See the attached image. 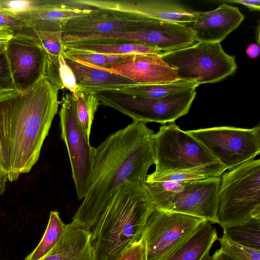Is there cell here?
<instances>
[{
  "label": "cell",
  "instance_id": "6da1fadb",
  "mask_svg": "<svg viewBox=\"0 0 260 260\" xmlns=\"http://www.w3.org/2000/svg\"><path fill=\"white\" fill-rule=\"evenodd\" d=\"M154 134L146 123L133 121L95 148L90 186L72 221L90 231L120 186L146 179L154 164Z\"/></svg>",
  "mask_w": 260,
  "mask_h": 260
},
{
  "label": "cell",
  "instance_id": "7a4b0ae2",
  "mask_svg": "<svg viewBox=\"0 0 260 260\" xmlns=\"http://www.w3.org/2000/svg\"><path fill=\"white\" fill-rule=\"evenodd\" d=\"M59 89L45 77L24 93L0 95V164L10 181L39 159L58 112Z\"/></svg>",
  "mask_w": 260,
  "mask_h": 260
},
{
  "label": "cell",
  "instance_id": "3957f363",
  "mask_svg": "<svg viewBox=\"0 0 260 260\" xmlns=\"http://www.w3.org/2000/svg\"><path fill=\"white\" fill-rule=\"evenodd\" d=\"M145 180L138 179L120 186L90 231L95 260H117L140 238L155 209Z\"/></svg>",
  "mask_w": 260,
  "mask_h": 260
},
{
  "label": "cell",
  "instance_id": "277c9868",
  "mask_svg": "<svg viewBox=\"0 0 260 260\" xmlns=\"http://www.w3.org/2000/svg\"><path fill=\"white\" fill-rule=\"evenodd\" d=\"M260 216V160L224 173L218 189L217 223L223 229Z\"/></svg>",
  "mask_w": 260,
  "mask_h": 260
},
{
  "label": "cell",
  "instance_id": "5b68a950",
  "mask_svg": "<svg viewBox=\"0 0 260 260\" xmlns=\"http://www.w3.org/2000/svg\"><path fill=\"white\" fill-rule=\"evenodd\" d=\"M100 102L127 115L133 121L166 124L187 114L196 95V89L159 98H147L117 90L93 93Z\"/></svg>",
  "mask_w": 260,
  "mask_h": 260
},
{
  "label": "cell",
  "instance_id": "8992f818",
  "mask_svg": "<svg viewBox=\"0 0 260 260\" xmlns=\"http://www.w3.org/2000/svg\"><path fill=\"white\" fill-rule=\"evenodd\" d=\"M160 56L176 69L180 79H197L200 84L220 81L234 74L237 68L235 57L226 53L220 43L197 42Z\"/></svg>",
  "mask_w": 260,
  "mask_h": 260
},
{
  "label": "cell",
  "instance_id": "52a82bcc",
  "mask_svg": "<svg viewBox=\"0 0 260 260\" xmlns=\"http://www.w3.org/2000/svg\"><path fill=\"white\" fill-rule=\"evenodd\" d=\"M153 152L154 172L157 173L219 162L199 141L174 122L163 124L155 133Z\"/></svg>",
  "mask_w": 260,
  "mask_h": 260
},
{
  "label": "cell",
  "instance_id": "ba28073f",
  "mask_svg": "<svg viewBox=\"0 0 260 260\" xmlns=\"http://www.w3.org/2000/svg\"><path fill=\"white\" fill-rule=\"evenodd\" d=\"M226 170L251 159L260 153V125L250 128L216 126L187 131Z\"/></svg>",
  "mask_w": 260,
  "mask_h": 260
},
{
  "label": "cell",
  "instance_id": "9c48e42d",
  "mask_svg": "<svg viewBox=\"0 0 260 260\" xmlns=\"http://www.w3.org/2000/svg\"><path fill=\"white\" fill-rule=\"evenodd\" d=\"M61 138L64 142L78 200L84 198L90 186L95 148L89 143L77 116L76 102L71 93L63 98L59 113Z\"/></svg>",
  "mask_w": 260,
  "mask_h": 260
},
{
  "label": "cell",
  "instance_id": "30bf717a",
  "mask_svg": "<svg viewBox=\"0 0 260 260\" xmlns=\"http://www.w3.org/2000/svg\"><path fill=\"white\" fill-rule=\"evenodd\" d=\"M203 220L155 208L141 236L145 245V260H164L191 235Z\"/></svg>",
  "mask_w": 260,
  "mask_h": 260
},
{
  "label": "cell",
  "instance_id": "8fae6325",
  "mask_svg": "<svg viewBox=\"0 0 260 260\" xmlns=\"http://www.w3.org/2000/svg\"><path fill=\"white\" fill-rule=\"evenodd\" d=\"M6 53L17 92L27 91L44 76L47 54L35 36L14 35Z\"/></svg>",
  "mask_w": 260,
  "mask_h": 260
},
{
  "label": "cell",
  "instance_id": "7c38bea8",
  "mask_svg": "<svg viewBox=\"0 0 260 260\" xmlns=\"http://www.w3.org/2000/svg\"><path fill=\"white\" fill-rule=\"evenodd\" d=\"M220 177L188 182L160 210L182 213L217 223Z\"/></svg>",
  "mask_w": 260,
  "mask_h": 260
},
{
  "label": "cell",
  "instance_id": "4fadbf2b",
  "mask_svg": "<svg viewBox=\"0 0 260 260\" xmlns=\"http://www.w3.org/2000/svg\"><path fill=\"white\" fill-rule=\"evenodd\" d=\"M98 9L110 10L145 18L187 25L196 18L192 11L175 1L165 0H80Z\"/></svg>",
  "mask_w": 260,
  "mask_h": 260
},
{
  "label": "cell",
  "instance_id": "5bb4252c",
  "mask_svg": "<svg viewBox=\"0 0 260 260\" xmlns=\"http://www.w3.org/2000/svg\"><path fill=\"white\" fill-rule=\"evenodd\" d=\"M152 19L116 11L96 8L88 14L71 18L63 25V34H108L136 30Z\"/></svg>",
  "mask_w": 260,
  "mask_h": 260
},
{
  "label": "cell",
  "instance_id": "9a60e30c",
  "mask_svg": "<svg viewBox=\"0 0 260 260\" xmlns=\"http://www.w3.org/2000/svg\"><path fill=\"white\" fill-rule=\"evenodd\" d=\"M102 68L138 84L168 82L180 79L176 69L165 63L160 55L158 54H129L110 67Z\"/></svg>",
  "mask_w": 260,
  "mask_h": 260
},
{
  "label": "cell",
  "instance_id": "2e32d148",
  "mask_svg": "<svg viewBox=\"0 0 260 260\" xmlns=\"http://www.w3.org/2000/svg\"><path fill=\"white\" fill-rule=\"evenodd\" d=\"M95 9L79 0L43 1L39 6L15 16L34 30L62 31L67 21Z\"/></svg>",
  "mask_w": 260,
  "mask_h": 260
},
{
  "label": "cell",
  "instance_id": "e0dca14e",
  "mask_svg": "<svg viewBox=\"0 0 260 260\" xmlns=\"http://www.w3.org/2000/svg\"><path fill=\"white\" fill-rule=\"evenodd\" d=\"M244 18L237 7L223 3L212 11L196 12L195 21L186 26L193 31L197 42L220 43Z\"/></svg>",
  "mask_w": 260,
  "mask_h": 260
},
{
  "label": "cell",
  "instance_id": "ac0fdd59",
  "mask_svg": "<svg viewBox=\"0 0 260 260\" xmlns=\"http://www.w3.org/2000/svg\"><path fill=\"white\" fill-rule=\"evenodd\" d=\"M39 260H95L90 231L72 221L55 246Z\"/></svg>",
  "mask_w": 260,
  "mask_h": 260
},
{
  "label": "cell",
  "instance_id": "d6986e66",
  "mask_svg": "<svg viewBox=\"0 0 260 260\" xmlns=\"http://www.w3.org/2000/svg\"><path fill=\"white\" fill-rule=\"evenodd\" d=\"M76 79L77 88L90 93L119 90L136 84L134 82L102 68L73 59L64 58Z\"/></svg>",
  "mask_w": 260,
  "mask_h": 260
},
{
  "label": "cell",
  "instance_id": "ffe728a7",
  "mask_svg": "<svg viewBox=\"0 0 260 260\" xmlns=\"http://www.w3.org/2000/svg\"><path fill=\"white\" fill-rule=\"evenodd\" d=\"M217 239L216 229L203 220L196 230L164 260H201Z\"/></svg>",
  "mask_w": 260,
  "mask_h": 260
},
{
  "label": "cell",
  "instance_id": "44dd1931",
  "mask_svg": "<svg viewBox=\"0 0 260 260\" xmlns=\"http://www.w3.org/2000/svg\"><path fill=\"white\" fill-rule=\"evenodd\" d=\"M64 48L108 54H152L160 55L158 49L143 44L123 42L79 41L64 45Z\"/></svg>",
  "mask_w": 260,
  "mask_h": 260
},
{
  "label": "cell",
  "instance_id": "7402d4cb",
  "mask_svg": "<svg viewBox=\"0 0 260 260\" xmlns=\"http://www.w3.org/2000/svg\"><path fill=\"white\" fill-rule=\"evenodd\" d=\"M197 79H178L168 82L131 85L117 90L122 92L147 98H159L183 91L196 89L200 85Z\"/></svg>",
  "mask_w": 260,
  "mask_h": 260
},
{
  "label": "cell",
  "instance_id": "603a6c76",
  "mask_svg": "<svg viewBox=\"0 0 260 260\" xmlns=\"http://www.w3.org/2000/svg\"><path fill=\"white\" fill-rule=\"evenodd\" d=\"M226 170L219 162H216L175 172L157 173L147 175L145 181L190 182L211 177H220Z\"/></svg>",
  "mask_w": 260,
  "mask_h": 260
},
{
  "label": "cell",
  "instance_id": "cb8c5ba5",
  "mask_svg": "<svg viewBox=\"0 0 260 260\" xmlns=\"http://www.w3.org/2000/svg\"><path fill=\"white\" fill-rule=\"evenodd\" d=\"M59 89L66 88L74 92L77 89L75 75L63 55L47 54L44 76Z\"/></svg>",
  "mask_w": 260,
  "mask_h": 260
},
{
  "label": "cell",
  "instance_id": "d4e9b609",
  "mask_svg": "<svg viewBox=\"0 0 260 260\" xmlns=\"http://www.w3.org/2000/svg\"><path fill=\"white\" fill-rule=\"evenodd\" d=\"M223 229V235L230 240L247 247L260 249V216Z\"/></svg>",
  "mask_w": 260,
  "mask_h": 260
},
{
  "label": "cell",
  "instance_id": "484cf974",
  "mask_svg": "<svg viewBox=\"0 0 260 260\" xmlns=\"http://www.w3.org/2000/svg\"><path fill=\"white\" fill-rule=\"evenodd\" d=\"M57 211L50 212L46 231L37 247L24 260H39L57 244L66 229Z\"/></svg>",
  "mask_w": 260,
  "mask_h": 260
},
{
  "label": "cell",
  "instance_id": "4316f807",
  "mask_svg": "<svg viewBox=\"0 0 260 260\" xmlns=\"http://www.w3.org/2000/svg\"><path fill=\"white\" fill-rule=\"evenodd\" d=\"M72 94L75 100L78 119L89 138L94 114L100 102L93 94L80 89L77 88Z\"/></svg>",
  "mask_w": 260,
  "mask_h": 260
},
{
  "label": "cell",
  "instance_id": "83f0119b",
  "mask_svg": "<svg viewBox=\"0 0 260 260\" xmlns=\"http://www.w3.org/2000/svg\"><path fill=\"white\" fill-rule=\"evenodd\" d=\"M64 57L101 68H107L121 61L127 55L102 54L64 48Z\"/></svg>",
  "mask_w": 260,
  "mask_h": 260
},
{
  "label": "cell",
  "instance_id": "f1b7e54d",
  "mask_svg": "<svg viewBox=\"0 0 260 260\" xmlns=\"http://www.w3.org/2000/svg\"><path fill=\"white\" fill-rule=\"evenodd\" d=\"M221 249L234 260H260V249L236 243L224 235L219 239Z\"/></svg>",
  "mask_w": 260,
  "mask_h": 260
},
{
  "label": "cell",
  "instance_id": "f546056e",
  "mask_svg": "<svg viewBox=\"0 0 260 260\" xmlns=\"http://www.w3.org/2000/svg\"><path fill=\"white\" fill-rule=\"evenodd\" d=\"M61 31L35 30V37L47 54L58 56L63 55L64 46L62 41Z\"/></svg>",
  "mask_w": 260,
  "mask_h": 260
},
{
  "label": "cell",
  "instance_id": "4dcf8cb0",
  "mask_svg": "<svg viewBox=\"0 0 260 260\" xmlns=\"http://www.w3.org/2000/svg\"><path fill=\"white\" fill-rule=\"evenodd\" d=\"M0 28L13 31L15 34H23L35 36V30L15 15L0 10Z\"/></svg>",
  "mask_w": 260,
  "mask_h": 260
},
{
  "label": "cell",
  "instance_id": "1f68e13d",
  "mask_svg": "<svg viewBox=\"0 0 260 260\" xmlns=\"http://www.w3.org/2000/svg\"><path fill=\"white\" fill-rule=\"evenodd\" d=\"M43 1L0 0V10L15 15L38 7Z\"/></svg>",
  "mask_w": 260,
  "mask_h": 260
},
{
  "label": "cell",
  "instance_id": "d6a6232c",
  "mask_svg": "<svg viewBox=\"0 0 260 260\" xmlns=\"http://www.w3.org/2000/svg\"><path fill=\"white\" fill-rule=\"evenodd\" d=\"M16 91L6 51L0 53V95Z\"/></svg>",
  "mask_w": 260,
  "mask_h": 260
},
{
  "label": "cell",
  "instance_id": "836d02e7",
  "mask_svg": "<svg viewBox=\"0 0 260 260\" xmlns=\"http://www.w3.org/2000/svg\"><path fill=\"white\" fill-rule=\"evenodd\" d=\"M117 260H145V248L141 237L132 243Z\"/></svg>",
  "mask_w": 260,
  "mask_h": 260
},
{
  "label": "cell",
  "instance_id": "e575fe53",
  "mask_svg": "<svg viewBox=\"0 0 260 260\" xmlns=\"http://www.w3.org/2000/svg\"><path fill=\"white\" fill-rule=\"evenodd\" d=\"M222 2L241 4L248 8L251 11H259L260 9V1L259 0H226Z\"/></svg>",
  "mask_w": 260,
  "mask_h": 260
},
{
  "label": "cell",
  "instance_id": "d590c367",
  "mask_svg": "<svg viewBox=\"0 0 260 260\" xmlns=\"http://www.w3.org/2000/svg\"><path fill=\"white\" fill-rule=\"evenodd\" d=\"M14 35L11 30L0 28V53L6 51L7 44Z\"/></svg>",
  "mask_w": 260,
  "mask_h": 260
},
{
  "label": "cell",
  "instance_id": "8d00e7d4",
  "mask_svg": "<svg viewBox=\"0 0 260 260\" xmlns=\"http://www.w3.org/2000/svg\"><path fill=\"white\" fill-rule=\"evenodd\" d=\"M247 55L251 58H256L259 54V47L256 43L249 45L246 49Z\"/></svg>",
  "mask_w": 260,
  "mask_h": 260
},
{
  "label": "cell",
  "instance_id": "74e56055",
  "mask_svg": "<svg viewBox=\"0 0 260 260\" xmlns=\"http://www.w3.org/2000/svg\"><path fill=\"white\" fill-rule=\"evenodd\" d=\"M210 260H234L228 254L221 249L217 250L214 254L210 256Z\"/></svg>",
  "mask_w": 260,
  "mask_h": 260
},
{
  "label": "cell",
  "instance_id": "f35d334b",
  "mask_svg": "<svg viewBox=\"0 0 260 260\" xmlns=\"http://www.w3.org/2000/svg\"><path fill=\"white\" fill-rule=\"evenodd\" d=\"M8 179V177L6 171L3 169L0 164V194L5 191V184Z\"/></svg>",
  "mask_w": 260,
  "mask_h": 260
},
{
  "label": "cell",
  "instance_id": "ab89813d",
  "mask_svg": "<svg viewBox=\"0 0 260 260\" xmlns=\"http://www.w3.org/2000/svg\"><path fill=\"white\" fill-rule=\"evenodd\" d=\"M256 40L257 41V44L259 45V24H258L257 29L256 30Z\"/></svg>",
  "mask_w": 260,
  "mask_h": 260
},
{
  "label": "cell",
  "instance_id": "60d3db41",
  "mask_svg": "<svg viewBox=\"0 0 260 260\" xmlns=\"http://www.w3.org/2000/svg\"><path fill=\"white\" fill-rule=\"evenodd\" d=\"M201 260H210V255L209 254V251L206 252Z\"/></svg>",
  "mask_w": 260,
  "mask_h": 260
}]
</instances>
